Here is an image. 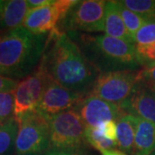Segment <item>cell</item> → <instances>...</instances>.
<instances>
[{"label":"cell","mask_w":155,"mask_h":155,"mask_svg":"<svg viewBox=\"0 0 155 155\" xmlns=\"http://www.w3.org/2000/svg\"><path fill=\"white\" fill-rule=\"evenodd\" d=\"M53 0H28V6L29 10H33L36 8H40L42 6L49 5Z\"/></svg>","instance_id":"484cf974"},{"label":"cell","mask_w":155,"mask_h":155,"mask_svg":"<svg viewBox=\"0 0 155 155\" xmlns=\"http://www.w3.org/2000/svg\"><path fill=\"white\" fill-rule=\"evenodd\" d=\"M18 81L0 75V92H11L17 87Z\"/></svg>","instance_id":"d4e9b609"},{"label":"cell","mask_w":155,"mask_h":155,"mask_svg":"<svg viewBox=\"0 0 155 155\" xmlns=\"http://www.w3.org/2000/svg\"><path fill=\"white\" fill-rule=\"evenodd\" d=\"M121 3L147 22H155V0H121Z\"/></svg>","instance_id":"ffe728a7"},{"label":"cell","mask_w":155,"mask_h":155,"mask_svg":"<svg viewBox=\"0 0 155 155\" xmlns=\"http://www.w3.org/2000/svg\"><path fill=\"white\" fill-rule=\"evenodd\" d=\"M139 82V71H116L99 73L90 95L116 104L129 97Z\"/></svg>","instance_id":"52a82bcc"},{"label":"cell","mask_w":155,"mask_h":155,"mask_svg":"<svg viewBox=\"0 0 155 155\" xmlns=\"http://www.w3.org/2000/svg\"><path fill=\"white\" fill-rule=\"evenodd\" d=\"M25 155H46V153H32V154H25Z\"/></svg>","instance_id":"f546056e"},{"label":"cell","mask_w":155,"mask_h":155,"mask_svg":"<svg viewBox=\"0 0 155 155\" xmlns=\"http://www.w3.org/2000/svg\"><path fill=\"white\" fill-rule=\"evenodd\" d=\"M17 122L15 155L45 153L49 150V125L46 117L36 111Z\"/></svg>","instance_id":"8992f818"},{"label":"cell","mask_w":155,"mask_h":155,"mask_svg":"<svg viewBox=\"0 0 155 155\" xmlns=\"http://www.w3.org/2000/svg\"><path fill=\"white\" fill-rule=\"evenodd\" d=\"M2 35H3V34H0V40H1V38H2Z\"/></svg>","instance_id":"1f68e13d"},{"label":"cell","mask_w":155,"mask_h":155,"mask_svg":"<svg viewBox=\"0 0 155 155\" xmlns=\"http://www.w3.org/2000/svg\"><path fill=\"white\" fill-rule=\"evenodd\" d=\"M99 73L138 71L141 67L134 45L107 35L67 33Z\"/></svg>","instance_id":"3957f363"},{"label":"cell","mask_w":155,"mask_h":155,"mask_svg":"<svg viewBox=\"0 0 155 155\" xmlns=\"http://www.w3.org/2000/svg\"><path fill=\"white\" fill-rule=\"evenodd\" d=\"M139 82L155 92V65L139 70Z\"/></svg>","instance_id":"603a6c76"},{"label":"cell","mask_w":155,"mask_h":155,"mask_svg":"<svg viewBox=\"0 0 155 155\" xmlns=\"http://www.w3.org/2000/svg\"><path fill=\"white\" fill-rule=\"evenodd\" d=\"M104 32L113 38L120 39L134 45V39L127 32L118 11L116 1H106Z\"/></svg>","instance_id":"5bb4252c"},{"label":"cell","mask_w":155,"mask_h":155,"mask_svg":"<svg viewBox=\"0 0 155 155\" xmlns=\"http://www.w3.org/2000/svg\"><path fill=\"white\" fill-rule=\"evenodd\" d=\"M84 137L89 146L92 147L100 153L108 150H114L117 147L115 141L106 139L102 133L101 127H85Z\"/></svg>","instance_id":"d6986e66"},{"label":"cell","mask_w":155,"mask_h":155,"mask_svg":"<svg viewBox=\"0 0 155 155\" xmlns=\"http://www.w3.org/2000/svg\"><path fill=\"white\" fill-rule=\"evenodd\" d=\"M153 152H155V123L138 117L133 155H150Z\"/></svg>","instance_id":"e0dca14e"},{"label":"cell","mask_w":155,"mask_h":155,"mask_svg":"<svg viewBox=\"0 0 155 155\" xmlns=\"http://www.w3.org/2000/svg\"><path fill=\"white\" fill-rule=\"evenodd\" d=\"M46 155H87L86 152H67V151H59V150H48Z\"/></svg>","instance_id":"4316f807"},{"label":"cell","mask_w":155,"mask_h":155,"mask_svg":"<svg viewBox=\"0 0 155 155\" xmlns=\"http://www.w3.org/2000/svg\"><path fill=\"white\" fill-rule=\"evenodd\" d=\"M76 0H53L49 5L29 10L22 27L34 35H45L56 28Z\"/></svg>","instance_id":"9c48e42d"},{"label":"cell","mask_w":155,"mask_h":155,"mask_svg":"<svg viewBox=\"0 0 155 155\" xmlns=\"http://www.w3.org/2000/svg\"><path fill=\"white\" fill-rule=\"evenodd\" d=\"M83 97H84L62 87L47 78L36 111L48 118L62 111L73 109Z\"/></svg>","instance_id":"8fae6325"},{"label":"cell","mask_w":155,"mask_h":155,"mask_svg":"<svg viewBox=\"0 0 155 155\" xmlns=\"http://www.w3.org/2000/svg\"><path fill=\"white\" fill-rule=\"evenodd\" d=\"M134 48L143 68L155 65V22H148L134 35Z\"/></svg>","instance_id":"4fadbf2b"},{"label":"cell","mask_w":155,"mask_h":155,"mask_svg":"<svg viewBox=\"0 0 155 155\" xmlns=\"http://www.w3.org/2000/svg\"><path fill=\"white\" fill-rule=\"evenodd\" d=\"M138 117L126 113L117 122V140L118 150L127 155H133L134 135L137 127Z\"/></svg>","instance_id":"2e32d148"},{"label":"cell","mask_w":155,"mask_h":155,"mask_svg":"<svg viewBox=\"0 0 155 155\" xmlns=\"http://www.w3.org/2000/svg\"><path fill=\"white\" fill-rule=\"evenodd\" d=\"M38 67L49 79L83 97L90 93L99 74L77 43L56 28L48 35Z\"/></svg>","instance_id":"6da1fadb"},{"label":"cell","mask_w":155,"mask_h":155,"mask_svg":"<svg viewBox=\"0 0 155 155\" xmlns=\"http://www.w3.org/2000/svg\"><path fill=\"white\" fill-rule=\"evenodd\" d=\"M28 11L29 9L26 0L4 1L2 13V29L4 34L22 27Z\"/></svg>","instance_id":"9a60e30c"},{"label":"cell","mask_w":155,"mask_h":155,"mask_svg":"<svg viewBox=\"0 0 155 155\" xmlns=\"http://www.w3.org/2000/svg\"><path fill=\"white\" fill-rule=\"evenodd\" d=\"M3 5H4V1H0V33L4 34L2 29V13H3Z\"/></svg>","instance_id":"f1b7e54d"},{"label":"cell","mask_w":155,"mask_h":155,"mask_svg":"<svg viewBox=\"0 0 155 155\" xmlns=\"http://www.w3.org/2000/svg\"><path fill=\"white\" fill-rule=\"evenodd\" d=\"M49 125V150L86 152L85 126L73 109L47 118Z\"/></svg>","instance_id":"277c9868"},{"label":"cell","mask_w":155,"mask_h":155,"mask_svg":"<svg viewBox=\"0 0 155 155\" xmlns=\"http://www.w3.org/2000/svg\"><path fill=\"white\" fill-rule=\"evenodd\" d=\"M81 117L85 127H97L110 121L117 122L126 112L119 104H112L88 94L73 108Z\"/></svg>","instance_id":"30bf717a"},{"label":"cell","mask_w":155,"mask_h":155,"mask_svg":"<svg viewBox=\"0 0 155 155\" xmlns=\"http://www.w3.org/2000/svg\"><path fill=\"white\" fill-rule=\"evenodd\" d=\"M102 133L104 136L108 140H110L112 141L116 142L117 140V127H116V122L115 121H110V122H104L103 125L100 126Z\"/></svg>","instance_id":"cb8c5ba5"},{"label":"cell","mask_w":155,"mask_h":155,"mask_svg":"<svg viewBox=\"0 0 155 155\" xmlns=\"http://www.w3.org/2000/svg\"><path fill=\"white\" fill-rule=\"evenodd\" d=\"M102 155H127L124 153H122V151L118 149L114 150H108V151H104L101 153Z\"/></svg>","instance_id":"83f0119b"},{"label":"cell","mask_w":155,"mask_h":155,"mask_svg":"<svg viewBox=\"0 0 155 155\" xmlns=\"http://www.w3.org/2000/svg\"><path fill=\"white\" fill-rule=\"evenodd\" d=\"M105 4L103 0L76 1L56 28L65 33L104 31Z\"/></svg>","instance_id":"5b68a950"},{"label":"cell","mask_w":155,"mask_h":155,"mask_svg":"<svg viewBox=\"0 0 155 155\" xmlns=\"http://www.w3.org/2000/svg\"><path fill=\"white\" fill-rule=\"evenodd\" d=\"M20 27L2 35L0 40V75L22 79L37 68L48 39Z\"/></svg>","instance_id":"7a4b0ae2"},{"label":"cell","mask_w":155,"mask_h":155,"mask_svg":"<svg viewBox=\"0 0 155 155\" xmlns=\"http://www.w3.org/2000/svg\"><path fill=\"white\" fill-rule=\"evenodd\" d=\"M127 114H131L155 123V92L138 82L131 95L120 104Z\"/></svg>","instance_id":"7c38bea8"},{"label":"cell","mask_w":155,"mask_h":155,"mask_svg":"<svg viewBox=\"0 0 155 155\" xmlns=\"http://www.w3.org/2000/svg\"><path fill=\"white\" fill-rule=\"evenodd\" d=\"M150 155H155V152H153V153H151V154H150Z\"/></svg>","instance_id":"4dcf8cb0"},{"label":"cell","mask_w":155,"mask_h":155,"mask_svg":"<svg viewBox=\"0 0 155 155\" xmlns=\"http://www.w3.org/2000/svg\"><path fill=\"white\" fill-rule=\"evenodd\" d=\"M18 122L15 117L0 126V155H15Z\"/></svg>","instance_id":"ac0fdd59"},{"label":"cell","mask_w":155,"mask_h":155,"mask_svg":"<svg viewBox=\"0 0 155 155\" xmlns=\"http://www.w3.org/2000/svg\"><path fill=\"white\" fill-rule=\"evenodd\" d=\"M116 5H117L120 16L124 22V25L127 28V32L133 37H134V35L136 34L139 29L148 22L147 20H145L144 18L140 17L139 15L135 14L134 12L127 9L121 3V1H116Z\"/></svg>","instance_id":"44dd1931"},{"label":"cell","mask_w":155,"mask_h":155,"mask_svg":"<svg viewBox=\"0 0 155 155\" xmlns=\"http://www.w3.org/2000/svg\"><path fill=\"white\" fill-rule=\"evenodd\" d=\"M14 117V91L0 92V126Z\"/></svg>","instance_id":"7402d4cb"},{"label":"cell","mask_w":155,"mask_h":155,"mask_svg":"<svg viewBox=\"0 0 155 155\" xmlns=\"http://www.w3.org/2000/svg\"><path fill=\"white\" fill-rule=\"evenodd\" d=\"M47 77L37 67L30 75L22 78L14 91V117L19 120L36 112L44 90Z\"/></svg>","instance_id":"ba28073f"}]
</instances>
